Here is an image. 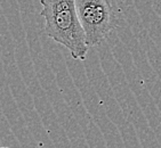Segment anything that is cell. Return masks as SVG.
Instances as JSON below:
<instances>
[{
    "label": "cell",
    "instance_id": "cell-1",
    "mask_svg": "<svg viewBox=\"0 0 161 148\" xmlns=\"http://www.w3.org/2000/svg\"><path fill=\"white\" fill-rule=\"evenodd\" d=\"M45 34L64 46L75 59L84 61L89 46L78 15L75 0H40Z\"/></svg>",
    "mask_w": 161,
    "mask_h": 148
},
{
    "label": "cell",
    "instance_id": "cell-2",
    "mask_svg": "<svg viewBox=\"0 0 161 148\" xmlns=\"http://www.w3.org/2000/svg\"><path fill=\"white\" fill-rule=\"evenodd\" d=\"M75 3L89 48L102 43L117 26V0H75Z\"/></svg>",
    "mask_w": 161,
    "mask_h": 148
}]
</instances>
